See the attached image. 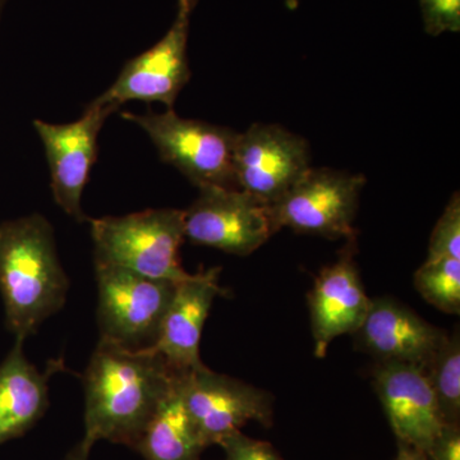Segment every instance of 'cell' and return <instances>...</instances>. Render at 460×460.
I'll use <instances>...</instances> for the list:
<instances>
[{
    "label": "cell",
    "instance_id": "cell-1",
    "mask_svg": "<svg viewBox=\"0 0 460 460\" xmlns=\"http://www.w3.org/2000/svg\"><path fill=\"white\" fill-rule=\"evenodd\" d=\"M180 375L160 354L99 341L84 371L81 441L90 449L102 440L135 449Z\"/></svg>",
    "mask_w": 460,
    "mask_h": 460
},
{
    "label": "cell",
    "instance_id": "cell-2",
    "mask_svg": "<svg viewBox=\"0 0 460 460\" xmlns=\"http://www.w3.org/2000/svg\"><path fill=\"white\" fill-rule=\"evenodd\" d=\"M68 289L47 217L31 214L0 224V295L14 338L35 334L65 307Z\"/></svg>",
    "mask_w": 460,
    "mask_h": 460
},
{
    "label": "cell",
    "instance_id": "cell-3",
    "mask_svg": "<svg viewBox=\"0 0 460 460\" xmlns=\"http://www.w3.org/2000/svg\"><path fill=\"white\" fill-rule=\"evenodd\" d=\"M95 265L114 266L150 278L180 283L190 272L181 268L184 211L154 208L124 217L90 219Z\"/></svg>",
    "mask_w": 460,
    "mask_h": 460
},
{
    "label": "cell",
    "instance_id": "cell-4",
    "mask_svg": "<svg viewBox=\"0 0 460 460\" xmlns=\"http://www.w3.org/2000/svg\"><path fill=\"white\" fill-rule=\"evenodd\" d=\"M146 133L166 164L174 166L198 189H237L234 146L238 132L202 120L186 119L168 109L164 113H122Z\"/></svg>",
    "mask_w": 460,
    "mask_h": 460
},
{
    "label": "cell",
    "instance_id": "cell-5",
    "mask_svg": "<svg viewBox=\"0 0 460 460\" xmlns=\"http://www.w3.org/2000/svg\"><path fill=\"white\" fill-rule=\"evenodd\" d=\"M95 274L100 341L132 350L153 347L178 283L114 266L95 265Z\"/></svg>",
    "mask_w": 460,
    "mask_h": 460
},
{
    "label": "cell",
    "instance_id": "cell-6",
    "mask_svg": "<svg viewBox=\"0 0 460 460\" xmlns=\"http://www.w3.org/2000/svg\"><path fill=\"white\" fill-rule=\"evenodd\" d=\"M365 184V175L311 166L298 183L270 205L275 228L329 239L357 237L353 223Z\"/></svg>",
    "mask_w": 460,
    "mask_h": 460
},
{
    "label": "cell",
    "instance_id": "cell-7",
    "mask_svg": "<svg viewBox=\"0 0 460 460\" xmlns=\"http://www.w3.org/2000/svg\"><path fill=\"white\" fill-rule=\"evenodd\" d=\"M199 0H178L174 20L165 35L150 49L124 65L117 80L96 98L118 111L129 102H162L172 109L189 84L190 21Z\"/></svg>",
    "mask_w": 460,
    "mask_h": 460
},
{
    "label": "cell",
    "instance_id": "cell-8",
    "mask_svg": "<svg viewBox=\"0 0 460 460\" xmlns=\"http://www.w3.org/2000/svg\"><path fill=\"white\" fill-rule=\"evenodd\" d=\"M184 210V239L234 256H248L278 232L270 205L238 189L205 187Z\"/></svg>",
    "mask_w": 460,
    "mask_h": 460
},
{
    "label": "cell",
    "instance_id": "cell-9",
    "mask_svg": "<svg viewBox=\"0 0 460 460\" xmlns=\"http://www.w3.org/2000/svg\"><path fill=\"white\" fill-rule=\"evenodd\" d=\"M180 390L206 447L219 445L248 422L272 426L271 395L237 378L199 368L181 374Z\"/></svg>",
    "mask_w": 460,
    "mask_h": 460
},
{
    "label": "cell",
    "instance_id": "cell-10",
    "mask_svg": "<svg viewBox=\"0 0 460 460\" xmlns=\"http://www.w3.org/2000/svg\"><path fill=\"white\" fill-rule=\"evenodd\" d=\"M310 160V147L301 136L279 124H252L235 140V187L272 205L302 180Z\"/></svg>",
    "mask_w": 460,
    "mask_h": 460
},
{
    "label": "cell",
    "instance_id": "cell-11",
    "mask_svg": "<svg viewBox=\"0 0 460 460\" xmlns=\"http://www.w3.org/2000/svg\"><path fill=\"white\" fill-rule=\"evenodd\" d=\"M115 109L93 100L80 119L51 124L33 120L50 171V187L57 205L77 222H90L83 210V195L98 156L99 133Z\"/></svg>",
    "mask_w": 460,
    "mask_h": 460
},
{
    "label": "cell",
    "instance_id": "cell-12",
    "mask_svg": "<svg viewBox=\"0 0 460 460\" xmlns=\"http://www.w3.org/2000/svg\"><path fill=\"white\" fill-rule=\"evenodd\" d=\"M356 237L332 265L326 266L314 279L308 295L314 356L323 358L330 343L343 334H353L361 326L370 308L356 260Z\"/></svg>",
    "mask_w": 460,
    "mask_h": 460
},
{
    "label": "cell",
    "instance_id": "cell-13",
    "mask_svg": "<svg viewBox=\"0 0 460 460\" xmlns=\"http://www.w3.org/2000/svg\"><path fill=\"white\" fill-rule=\"evenodd\" d=\"M374 384L396 441L428 456L444 423L425 371L407 363L377 362Z\"/></svg>",
    "mask_w": 460,
    "mask_h": 460
},
{
    "label": "cell",
    "instance_id": "cell-14",
    "mask_svg": "<svg viewBox=\"0 0 460 460\" xmlns=\"http://www.w3.org/2000/svg\"><path fill=\"white\" fill-rule=\"evenodd\" d=\"M357 347L377 362H398L425 368L440 349L447 332L392 298L371 299L356 332Z\"/></svg>",
    "mask_w": 460,
    "mask_h": 460
},
{
    "label": "cell",
    "instance_id": "cell-15",
    "mask_svg": "<svg viewBox=\"0 0 460 460\" xmlns=\"http://www.w3.org/2000/svg\"><path fill=\"white\" fill-rule=\"evenodd\" d=\"M220 271L219 268L208 269L175 286L155 344L148 348L178 374L206 367L199 356V343L214 299L223 293Z\"/></svg>",
    "mask_w": 460,
    "mask_h": 460
},
{
    "label": "cell",
    "instance_id": "cell-16",
    "mask_svg": "<svg viewBox=\"0 0 460 460\" xmlns=\"http://www.w3.org/2000/svg\"><path fill=\"white\" fill-rule=\"evenodd\" d=\"M23 343L16 339L0 363V445L29 432L49 405L48 376L27 359Z\"/></svg>",
    "mask_w": 460,
    "mask_h": 460
},
{
    "label": "cell",
    "instance_id": "cell-17",
    "mask_svg": "<svg viewBox=\"0 0 460 460\" xmlns=\"http://www.w3.org/2000/svg\"><path fill=\"white\" fill-rule=\"evenodd\" d=\"M205 449L181 398L178 377L133 450L145 460H201Z\"/></svg>",
    "mask_w": 460,
    "mask_h": 460
},
{
    "label": "cell",
    "instance_id": "cell-18",
    "mask_svg": "<svg viewBox=\"0 0 460 460\" xmlns=\"http://www.w3.org/2000/svg\"><path fill=\"white\" fill-rule=\"evenodd\" d=\"M444 425H460L459 330L447 334L440 349L423 368Z\"/></svg>",
    "mask_w": 460,
    "mask_h": 460
},
{
    "label": "cell",
    "instance_id": "cell-19",
    "mask_svg": "<svg viewBox=\"0 0 460 460\" xmlns=\"http://www.w3.org/2000/svg\"><path fill=\"white\" fill-rule=\"evenodd\" d=\"M414 287L443 313H460V260H428L414 274Z\"/></svg>",
    "mask_w": 460,
    "mask_h": 460
},
{
    "label": "cell",
    "instance_id": "cell-20",
    "mask_svg": "<svg viewBox=\"0 0 460 460\" xmlns=\"http://www.w3.org/2000/svg\"><path fill=\"white\" fill-rule=\"evenodd\" d=\"M460 260V196L454 193L429 239L428 260Z\"/></svg>",
    "mask_w": 460,
    "mask_h": 460
},
{
    "label": "cell",
    "instance_id": "cell-21",
    "mask_svg": "<svg viewBox=\"0 0 460 460\" xmlns=\"http://www.w3.org/2000/svg\"><path fill=\"white\" fill-rule=\"evenodd\" d=\"M423 29L429 36L460 31V0H419Z\"/></svg>",
    "mask_w": 460,
    "mask_h": 460
},
{
    "label": "cell",
    "instance_id": "cell-22",
    "mask_svg": "<svg viewBox=\"0 0 460 460\" xmlns=\"http://www.w3.org/2000/svg\"><path fill=\"white\" fill-rule=\"evenodd\" d=\"M219 447L226 453V460H283L270 443L248 438L241 431L224 438Z\"/></svg>",
    "mask_w": 460,
    "mask_h": 460
},
{
    "label": "cell",
    "instance_id": "cell-23",
    "mask_svg": "<svg viewBox=\"0 0 460 460\" xmlns=\"http://www.w3.org/2000/svg\"><path fill=\"white\" fill-rule=\"evenodd\" d=\"M428 456L429 460H460V425H444Z\"/></svg>",
    "mask_w": 460,
    "mask_h": 460
},
{
    "label": "cell",
    "instance_id": "cell-24",
    "mask_svg": "<svg viewBox=\"0 0 460 460\" xmlns=\"http://www.w3.org/2000/svg\"><path fill=\"white\" fill-rule=\"evenodd\" d=\"M395 460H429L425 453L419 449L398 443V456Z\"/></svg>",
    "mask_w": 460,
    "mask_h": 460
},
{
    "label": "cell",
    "instance_id": "cell-25",
    "mask_svg": "<svg viewBox=\"0 0 460 460\" xmlns=\"http://www.w3.org/2000/svg\"><path fill=\"white\" fill-rule=\"evenodd\" d=\"M91 449L80 441L63 460H89Z\"/></svg>",
    "mask_w": 460,
    "mask_h": 460
},
{
    "label": "cell",
    "instance_id": "cell-26",
    "mask_svg": "<svg viewBox=\"0 0 460 460\" xmlns=\"http://www.w3.org/2000/svg\"><path fill=\"white\" fill-rule=\"evenodd\" d=\"M9 0H0V23H2L3 14H4L5 8H7Z\"/></svg>",
    "mask_w": 460,
    "mask_h": 460
}]
</instances>
